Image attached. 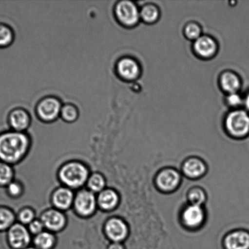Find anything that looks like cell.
I'll list each match as a JSON object with an SVG mask.
<instances>
[{
    "instance_id": "cell-2",
    "label": "cell",
    "mask_w": 249,
    "mask_h": 249,
    "mask_svg": "<svg viewBox=\"0 0 249 249\" xmlns=\"http://www.w3.org/2000/svg\"><path fill=\"white\" fill-rule=\"evenodd\" d=\"M91 173V168L84 160L69 159L58 165L56 175L59 185L77 192L86 186Z\"/></svg>"
},
{
    "instance_id": "cell-11",
    "label": "cell",
    "mask_w": 249,
    "mask_h": 249,
    "mask_svg": "<svg viewBox=\"0 0 249 249\" xmlns=\"http://www.w3.org/2000/svg\"><path fill=\"white\" fill-rule=\"evenodd\" d=\"M99 211L103 213H113L118 209L121 201V195L113 187H107L96 195Z\"/></svg>"
},
{
    "instance_id": "cell-24",
    "label": "cell",
    "mask_w": 249,
    "mask_h": 249,
    "mask_svg": "<svg viewBox=\"0 0 249 249\" xmlns=\"http://www.w3.org/2000/svg\"><path fill=\"white\" fill-rule=\"evenodd\" d=\"M4 189L7 196L14 200L21 198L25 192V186L23 182L17 179H14Z\"/></svg>"
},
{
    "instance_id": "cell-17",
    "label": "cell",
    "mask_w": 249,
    "mask_h": 249,
    "mask_svg": "<svg viewBox=\"0 0 249 249\" xmlns=\"http://www.w3.org/2000/svg\"><path fill=\"white\" fill-rule=\"evenodd\" d=\"M228 249H249V234L243 231L229 235L226 240Z\"/></svg>"
},
{
    "instance_id": "cell-27",
    "label": "cell",
    "mask_w": 249,
    "mask_h": 249,
    "mask_svg": "<svg viewBox=\"0 0 249 249\" xmlns=\"http://www.w3.org/2000/svg\"><path fill=\"white\" fill-rule=\"evenodd\" d=\"M221 84L224 89L231 93L237 91L240 87V81L235 74L231 72H226L221 78Z\"/></svg>"
},
{
    "instance_id": "cell-34",
    "label": "cell",
    "mask_w": 249,
    "mask_h": 249,
    "mask_svg": "<svg viewBox=\"0 0 249 249\" xmlns=\"http://www.w3.org/2000/svg\"><path fill=\"white\" fill-rule=\"evenodd\" d=\"M246 106L247 107V108L249 109V94L248 95L247 98L246 99Z\"/></svg>"
},
{
    "instance_id": "cell-26",
    "label": "cell",
    "mask_w": 249,
    "mask_h": 249,
    "mask_svg": "<svg viewBox=\"0 0 249 249\" xmlns=\"http://www.w3.org/2000/svg\"><path fill=\"white\" fill-rule=\"evenodd\" d=\"M184 172L191 177H197L203 174L205 172L204 163L197 160L187 161L184 165Z\"/></svg>"
},
{
    "instance_id": "cell-9",
    "label": "cell",
    "mask_w": 249,
    "mask_h": 249,
    "mask_svg": "<svg viewBox=\"0 0 249 249\" xmlns=\"http://www.w3.org/2000/svg\"><path fill=\"white\" fill-rule=\"evenodd\" d=\"M75 192L69 188L61 185H58L51 193V207L68 213L72 211Z\"/></svg>"
},
{
    "instance_id": "cell-7",
    "label": "cell",
    "mask_w": 249,
    "mask_h": 249,
    "mask_svg": "<svg viewBox=\"0 0 249 249\" xmlns=\"http://www.w3.org/2000/svg\"><path fill=\"white\" fill-rule=\"evenodd\" d=\"M33 236L27 226L16 222L6 232V242L10 249H24L32 246Z\"/></svg>"
},
{
    "instance_id": "cell-15",
    "label": "cell",
    "mask_w": 249,
    "mask_h": 249,
    "mask_svg": "<svg viewBox=\"0 0 249 249\" xmlns=\"http://www.w3.org/2000/svg\"><path fill=\"white\" fill-rule=\"evenodd\" d=\"M107 186L108 182L106 176L98 171H92L85 188L95 194L97 195Z\"/></svg>"
},
{
    "instance_id": "cell-22",
    "label": "cell",
    "mask_w": 249,
    "mask_h": 249,
    "mask_svg": "<svg viewBox=\"0 0 249 249\" xmlns=\"http://www.w3.org/2000/svg\"><path fill=\"white\" fill-rule=\"evenodd\" d=\"M204 218V213L198 206L192 205L188 207L184 214L185 223L189 226H196L201 223Z\"/></svg>"
},
{
    "instance_id": "cell-12",
    "label": "cell",
    "mask_w": 249,
    "mask_h": 249,
    "mask_svg": "<svg viewBox=\"0 0 249 249\" xmlns=\"http://www.w3.org/2000/svg\"><path fill=\"white\" fill-rule=\"evenodd\" d=\"M226 124L233 135L245 136L249 131V116L244 111H234L229 114Z\"/></svg>"
},
{
    "instance_id": "cell-23",
    "label": "cell",
    "mask_w": 249,
    "mask_h": 249,
    "mask_svg": "<svg viewBox=\"0 0 249 249\" xmlns=\"http://www.w3.org/2000/svg\"><path fill=\"white\" fill-rule=\"evenodd\" d=\"M16 179V170L14 166L0 161V187L6 188Z\"/></svg>"
},
{
    "instance_id": "cell-18",
    "label": "cell",
    "mask_w": 249,
    "mask_h": 249,
    "mask_svg": "<svg viewBox=\"0 0 249 249\" xmlns=\"http://www.w3.org/2000/svg\"><path fill=\"white\" fill-rule=\"evenodd\" d=\"M179 181V174L172 170L163 171L157 178L158 185L161 189L165 190H171L174 189Z\"/></svg>"
},
{
    "instance_id": "cell-28",
    "label": "cell",
    "mask_w": 249,
    "mask_h": 249,
    "mask_svg": "<svg viewBox=\"0 0 249 249\" xmlns=\"http://www.w3.org/2000/svg\"><path fill=\"white\" fill-rule=\"evenodd\" d=\"M141 17L145 21L152 22L157 18L158 11L153 6H147L143 7L141 11Z\"/></svg>"
},
{
    "instance_id": "cell-16",
    "label": "cell",
    "mask_w": 249,
    "mask_h": 249,
    "mask_svg": "<svg viewBox=\"0 0 249 249\" xmlns=\"http://www.w3.org/2000/svg\"><path fill=\"white\" fill-rule=\"evenodd\" d=\"M16 222V212L9 206L0 205V233H6Z\"/></svg>"
},
{
    "instance_id": "cell-29",
    "label": "cell",
    "mask_w": 249,
    "mask_h": 249,
    "mask_svg": "<svg viewBox=\"0 0 249 249\" xmlns=\"http://www.w3.org/2000/svg\"><path fill=\"white\" fill-rule=\"evenodd\" d=\"M27 228H28L29 231L33 236V237L45 231V227H44L42 222L39 218L34 219L32 223L27 226Z\"/></svg>"
},
{
    "instance_id": "cell-13",
    "label": "cell",
    "mask_w": 249,
    "mask_h": 249,
    "mask_svg": "<svg viewBox=\"0 0 249 249\" xmlns=\"http://www.w3.org/2000/svg\"><path fill=\"white\" fill-rule=\"evenodd\" d=\"M115 70L117 74L122 79L133 80L138 74L139 68L135 60L130 58H123L116 63Z\"/></svg>"
},
{
    "instance_id": "cell-19",
    "label": "cell",
    "mask_w": 249,
    "mask_h": 249,
    "mask_svg": "<svg viewBox=\"0 0 249 249\" xmlns=\"http://www.w3.org/2000/svg\"><path fill=\"white\" fill-rule=\"evenodd\" d=\"M79 109L75 104L67 102L62 105L60 119L63 123L72 124L77 123L79 118Z\"/></svg>"
},
{
    "instance_id": "cell-32",
    "label": "cell",
    "mask_w": 249,
    "mask_h": 249,
    "mask_svg": "<svg viewBox=\"0 0 249 249\" xmlns=\"http://www.w3.org/2000/svg\"><path fill=\"white\" fill-rule=\"evenodd\" d=\"M228 102L231 106H236L241 103V99L238 95L233 93L229 96Z\"/></svg>"
},
{
    "instance_id": "cell-20",
    "label": "cell",
    "mask_w": 249,
    "mask_h": 249,
    "mask_svg": "<svg viewBox=\"0 0 249 249\" xmlns=\"http://www.w3.org/2000/svg\"><path fill=\"white\" fill-rule=\"evenodd\" d=\"M194 46L196 52L203 57H210L216 51L215 43L211 38L207 36H201L197 38Z\"/></svg>"
},
{
    "instance_id": "cell-30",
    "label": "cell",
    "mask_w": 249,
    "mask_h": 249,
    "mask_svg": "<svg viewBox=\"0 0 249 249\" xmlns=\"http://www.w3.org/2000/svg\"><path fill=\"white\" fill-rule=\"evenodd\" d=\"M190 199L194 206H198L204 201L205 195L201 190H192L190 194Z\"/></svg>"
},
{
    "instance_id": "cell-14",
    "label": "cell",
    "mask_w": 249,
    "mask_h": 249,
    "mask_svg": "<svg viewBox=\"0 0 249 249\" xmlns=\"http://www.w3.org/2000/svg\"><path fill=\"white\" fill-rule=\"evenodd\" d=\"M58 244V235L45 230L33 236L32 246L36 249H56Z\"/></svg>"
},
{
    "instance_id": "cell-3",
    "label": "cell",
    "mask_w": 249,
    "mask_h": 249,
    "mask_svg": "<svg viewBox=\"0 0 249 249\" xmlns=\"http://www.w3.org/2000/svg\"><path fill=\"white\" fill-rule=\"evenodd\" d=\"M78 218L89 219L94 217L99 211L96 195L87 188L75 192L72 211Z\"/></svg>"
},
{
    "instance_id": "cell-8",
    "label": "cell",
    "mask_w": 249,
    "mask_h": 249,
    "mask_svg": "<svg viewBox=\"0 0 249 249\" xmlns=\"http://www.w3.org/2000/svg\"><path fill=\"white\" fill-rule=\"evenodd\" d=\"M6 123L9 129L25 133L31 128L33 118L29 111L23 107H15L8 112Z\"/></svg>"
},
{
    "instance_id": "cell-21",
    "label": "cell",
    "mask_w": 249,
    "mask_h": 249,
    "mask_svg": "<svg viewBox=\"0 0 249 249\" xmlns=\"http://www.w3.org/2000/svg\"><path fill=\"white\" fill-rule=\"evenodd\" d=\"M16 39L14 29L9 24L0 22V50L9 48Z\"/></svg>"
},
{
    "instance_id": "cell-10",
    "label": "cell",
    "mask_w": 249,
    "mask_h": 249,
    "mask_svg": "<svg viewBox=\"0 0 249 249\" xmlns=\"http://www.w3.org/2000/svg\"><path fill=\"white\" fill-rule=\"evenodd\" d=\"M114 14L117 21L123 25L133 26L140 18L135 4L130 1H119L114 6Z\"/></svg>"
},
{
    "instance_id": "cell-33",
    "label": "cell",
    "mask_w": 249,
    "mask_h": 249,
    "mask_svg": "<svg viewBox=\"0 0 249 249\" xmlns=\"http://www.w3.org/2000/svg\"><path fill=\"white\" fill-rule=\"evenodd\" d=\"M105 249H126V248L123 243H111L107 240Z\"/></svg>"
},
{
    "instance_id": "cell-35",
    "label": "cell",
    "mask_w": 249,
    "mask_h": 249,
    "mask_svg": "<svg viewBox=\"0 0 249 249\" xmlns=\"http://www.w3.org/2000/svg\"><path fill=\"white\" fill-rule=\"evenodd\" d=\"M24 249H36L35 248H34L33 246H29V247L27 248Z\"/></svg>"
},
{
    "instance_id": "cell-6",
    "label": "cell",
    "mask_w": 249,
    "mask_h": 249,
    "mask_svg": "<svg viewBox=\"0 0 249 249\" xmlns=\"http://www.w3.org/2000/svg\"><path fill=\"white\" fill-rule=\"evenodd\" d=\"M38 218L42 222L46 231L56 235L63 232L69 224L68 213L52 207L43 210Z\"/></svg>"
},
{
    "instance_id": "cell-25",
    "label": "cell",
    "mask_w": 249,
    "mask_h": 249,
    "mask_svg": "<svg viewBox=\"0 0 249 249\" xmlns=\"http://www.w3.org/2000/svg\"><path fill=\"white\" fill-rule=\"evenodd\" d=\"M16 214L17 222L26 226L38 218L36 210L28 206L21 207Z\"/></svg>"
},
{
    "instance_id": "cell-31",
    "label": "cell",
    "mask_w": 249,
    "mask_h": 249,
    "mask_svg": "<svg viewBox=\"0 0 249 249\" xmlns=\"http://www.w3.org/2000/svg\"><path fill=\"white\" fill-rule=\"evenodd\" d=\"M188 37L191 39H197L199 38L201 30L199 26L195 24H190L187 26L185 29Z\"/></svg>"
},
{
    "instance_id": "cell-5",
    "label": "cell",
    "mask_w": 249,
    "mask_h": 249,
    "mask_svg": "<svg viewBox=\"0 0 249 249\" xmlns=\"http://www.w3.org/2000/svg\"><path fill=\"white\" fill-rule=\"evenodd\" d=\"M62 102L58 97L48 96L37 102L35 112L37 118L41 123L52 124L60 118Z\"/></svg>"
},
{
    "instance_id": "cell-4",
    "label": "cell",
    "mask_w": 249,
    "mask_h": 249,
    "mask_svg": "<svg viewBox=\"0 0 249 249\" xmlns=\"http://www.w3.org/2000/svg\"><path fill=\"white\" fill-rule=\"evenodd\" d=\"M100 212L102 216V231L105 238L111 243H123L129 234L126 222L116 214Z\"/></svg>"
},
{
    "instance_id": "cell-1",
    "label": "cell",
    "mask_w": 249,
    "mask_h": 249,
    "mask_svg": "<svg viewBox=\"0 0 249 249\" xmlns=\"http://www.w3.org/2000/svg\"><path fill=\"white\" fill-rule=\"evenodd\" d=\"M33 138L28 132L11 129L0 132V161L15 166L23 162L33 147Z\"/></svg>"
}]
</instances>
